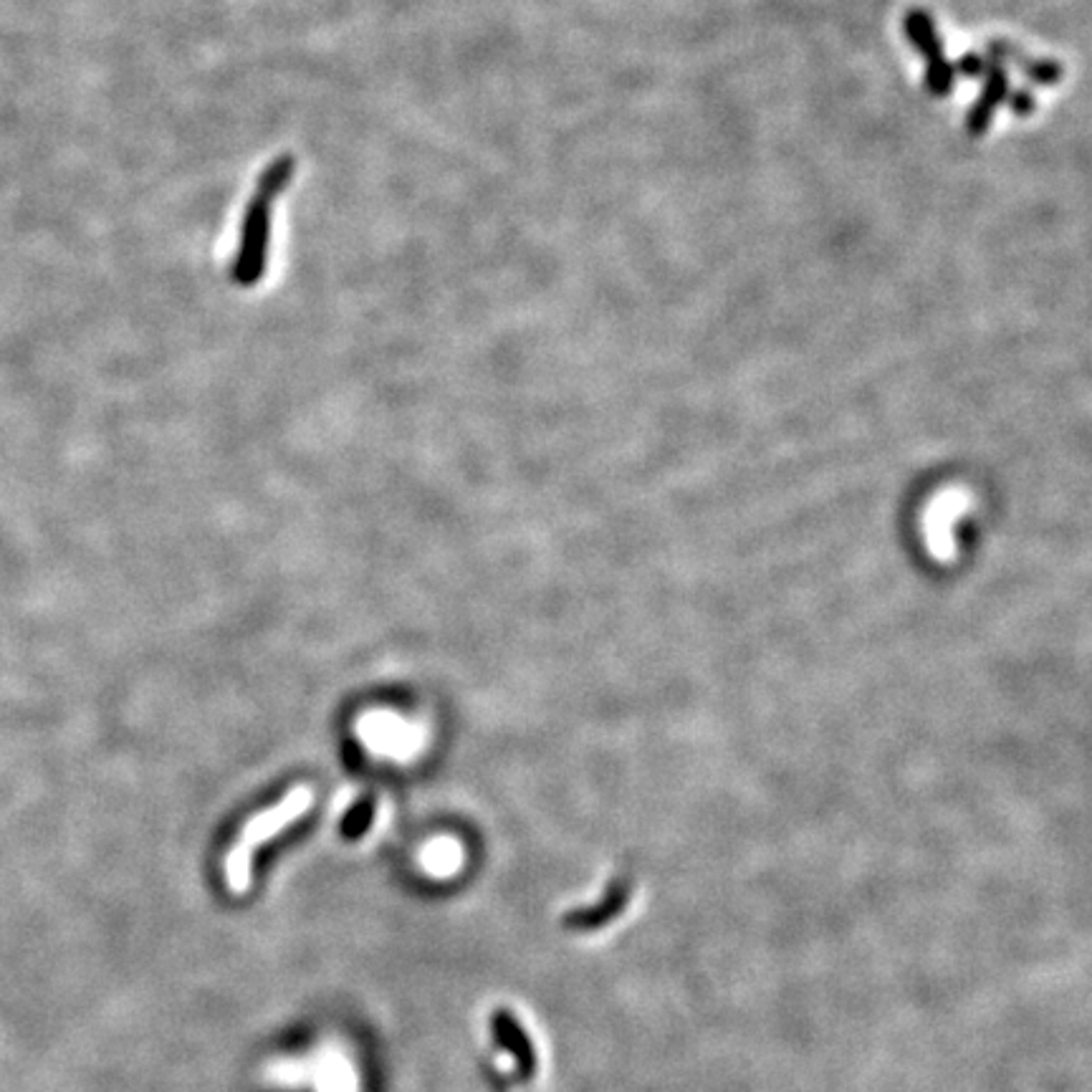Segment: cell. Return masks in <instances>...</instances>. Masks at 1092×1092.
I'll return each mask as SVG.
<instances>
[{
  "label": "cell",
  "instance_id": "cell-1",
  "mask_svg": "<svg viewBox=\"0 0 1092 1092\" xmlns=\"http://www.w3.org/2000/svg\"><path fill=\"white\" fill-rule=\"evenodd\" d=\"M903 29L908 41L925 58V89L933 97H949L953 84H956V66L943 54V41L939 29H935L933 15L921 11V8H913V11L906 13Z\"/></svg>",
  "mask_w": 1092,
  "mask_h": 1092
},
{
  "label": "cell",
  "instance_id": "cell-2",
  "mask_svg": "<svg viewBox=\"0 0 1092 1092\" xmlns=\"http://www.w3.org/2000/svg\"><path fill=\"white\" fill-rule=\"evenodd\" d=\"M286 172H289V160H281L271 170V180H266L261 185V193H258V197L254 201V207H250V213H248L246 236H243V248H240V258H238V266H236L238 281L246 283V286L254 283L258 276L264 274L268 205H271L274 190H279L281 182L286 180Z\"/></svg>",
  "mask_w": 1092,
  "mask_h": 1092
},
{
  "label": "cell",
  "instance_id": "cell-3",
  "mask_svg": "<svg viewBox=\"0 0 1092 1092\" xmlns=\"http://www.w3.org/2000/svg\"><path fill=\"white\" fill-rule=\"evenodd\" d=\"M311 800H314V794H311L309 786H297L283 802L276 804L274 810H268L264 814H258L256 820H250L248 827L243 829V839L238 845L254 849V845L266 843V839L279 835L286 825H291L293 820H299L301 814L311 807Z\"/></svg>",
  "mask_w": 1092,
  "mask_h": 1092
},
{
  "label": "cell",
  "instance_id": "cell-4",
  "mask_svg": "<svg viewBox=\"0 0 1092 1092\" xmlns=\"http://www.w3.org/2000/svg\"><path fill=\"white\" fill-rule=\"evenodd\" d=\"M984 76H986L984 89H982V94H978L976 104L968 109V115H966V132L971 137H982L986 129L992 127V119L996 115V109H999L1009 97L1007 68L999 66V64H992V66H986Z\"/></svg>",
  "mask_w": 1092,
  "mask_h": 1092
},
{
  "label": "cell",
  "instance_id": "cell-5",
  "mask_svg": "<svg viewBox=\"0 0 1092 1092\" xmlns=\"http://www.w3.org/2000/svg\"><path fill=\"white\" fill-rule=\"evenodd\" d=\"M493 1031H496L499 1042L506 1047L511 1057L518 1062V1068L524 1070V1074H532L534 1070V1047L528 1042V1037L524 1035V1029L518 1027V1021L511 1017L508 1011H499L493 1017Z\"/></svg>",
  "mask_w": 1092,
  "mask_h": 1092
},
{
  "label": "cell",
  "instance_id": "cell-6",
  "mask_svg": "<svg viewBox=\"0 0 1092 1092\" xmlns=\"http://www.w3.org/2000/svg\"><path fill=\"white\" fill-rule=\"evenodd\" d=\"M372 820H375V802L362 800L354 804V807L346 812V817L342 820V835L346 839H357L364 832L370 829Z\"/></svg>",
  "mask_w": 1092,
  "mask_h": 1092
},
{
  "label": "cell",
  "instance_id": "cell-7",
  "mask_svg": "<svg viewBox=\"0 0 1092 1092\" xmlns=\"http://www.w3.org/2000/svg\"><path fill=\"white\" fill-rule=\"evenodd\" d=\"M1019 66H1021V72H1025L1027 79H1031L1035 84H1042V86L1060 84L1062 74H1064L1062 64H1057V61H1050V58H1035V61L1021 58Z\"/></svg>",
  "mask_w": 1092,
  "mask_h": 1092
},
{
  "label": "cell",
  "instance_id": "cell-8",
  "mask_svg": "<svg viewBox=\"0 0 1092 1092\" xmlns=\"http://www.w3.org/2000/svg\"><path fill=\"white\" fill-rule=\"evenodd\" d=\"M228 882L233 892H246L250 886V849L243 845L233 847L228 855Z\"/></svg>",
  "mask_w": 1092,
  "mask_h": 1092
},
{
  "label": "cell",
  "instance_id": "cell-9",
  "mask_svg": "<svg viewBox=\"0 0 1092 1092\" xmlns=\"http://www.w3.org/2000/svg\"><path fill=\"white\" fill-rule=\"evenodd\" d=\"M1009 107L1014 115H1019V117H1027L1031 115V111L1037 109V99H1035V94L1027 92V89H1019V92H1009Z\"/></svg>",
  "mask_w": 1092,
  "mask_h": 1092
},
{
  "label": "cell",
  "instance_id": "cell-10",
  "mask_svg": "<svg viewBox=\"0 0 1092 1092\" xmlns=\"http://www.w3.org/2000/svg\"><path fill=\"white\" fill-rule=\"evenodd\" d=\"M986 58L984 56H978V54H966V56H961L959 61V72L961 74H966V76H982L986 72Z\"/></svg>",
  "mask_w": 1092,
  "mask_h": 1092
}]
</instances>
